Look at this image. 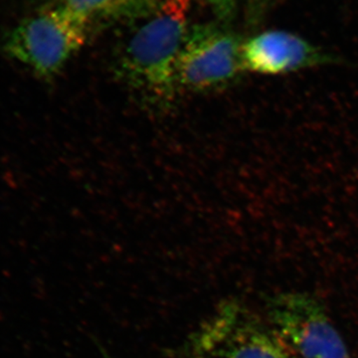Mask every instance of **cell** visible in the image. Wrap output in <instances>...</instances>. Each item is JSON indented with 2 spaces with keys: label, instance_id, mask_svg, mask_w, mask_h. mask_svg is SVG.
I'll return each instance as SVG.
<instances>
[{
  "label": "cell",
  "instance_id": "5b68a950",
  "mask_svg": "<svg viewBox=\"0 0 358 358\" xmlns=\"http://www.w3.org/2000/svg\"><path fill=\"white\" fill-rule=\"evenodd\" d=\"M266 313L296 357L352 358L317 296L305 292H280L266 301Z\"/></svg>",
  "mask_w": 358,
  "mask_h": 358
},
{
  "label": "cell",
  "instance_id": "52a82bcc",
  "mask_svg": "<svg viewBox=\"0 0 358 358\" xmlns=\"http://www.w3.org/2000/svg\"><path fill=\"white\" fill-rule=\"evenodd\" d=\"M164 0H60L62 7L92 27L100 21L140 20L154 13Z\"/></svg>",
  "mask_w": 358,
  "mask_h": 358
},
{
  "label": "cell",
  "instance_id": "3957f363",
  "mask_svg": "<svg viewBox=\"0 0 358 358\" xmlns=\"http://www.w3.org/2000/svg\"><path fill=\"white\" fill-rule=\"evenodd\" d=\"M91 27L56 6L20 21L6 33L1 50L42 81L60 74L86 43Z\"/></svg>",
  "mask_w": 358,
  "mask_h": 358
},
{
  "label": "cell",
  "instance_id": "7a4b0ae2",
  "mask_svg": "<svg viewBox=\"0 0 358 358\" xmlns=\"http://www.w3.org/2000/svg\"><path fill=\"white\" fill-rule=\"evenodd\" d=\"M182 358H298L267 317L239 300L219 303L186 338Z\"/></svg>",
  "mask_w": 358,
  "mask_h": 358
},
{
  "label": "cell",
  "instance_id": "6da1fadb",
  "mask_svg": "<svg viewBox=\"0 0 358 358\" xmlns=\"http://www.w3.org/2000/svg\"><path fill=\"white\" fill-rule=\"evenodd\" d=\"M190 0H164L141 18L117 59L115 73L122 81L148 100L169 103L178 91L176 62L189 27Z\"/></svg>",
  "mask_w": 358,
  "mask_h": 358
},
{
  "label": "cell",
  "instance_id": "9c48e42d",
  "mask_svg": "<svg viewBox=\"0 0 358 358\" xmlns=\"http://www.w3.org/2000/svg\"><path fill=\"white\" fill-rule=\"evenodd\" d=\"M103 358H110V357H108V355H105V357Z\"/></svg>",
  "mask_w": 358,
  "mask_h": 358
},
{
  "label": "cell",
  "instance_id": "277c9868",
  "mask_svg": "<svg viewBox=\"0 0 358 358\" xmlns=\"http://www.w3.org/2000/svg\"><path fill=\"white\" fill-rule=\"evenodd\" d=\"M243 44L239 35L221 26L190 27L176 62L178 91L203 93L237 82L246 71Z\"/></svg>",
  "mask_w": 358,
  "mask_h": 358
},
{
  "label": "cell",
  "instance_id": "ba28073f",
  "mask_svg": "<svg viewBox=\"0 0 358 358\" xmlns=\"http://www.w3.org/2000/svg\"><path fill=\"white\" fill-rule=\"evenodd\" d=\"M221 20H230L236 11V0H202Z\"/></svg>",
  "mask_w": 358,
  "mask_h": 358
},
{
  "label": "cell",
  "instance_id": "8992f818",
  "mask_svg": "<svg viewBox=\"0 0 358 358\" xmlns=\"http://www.w3.org/2000/svg\"><path fill=\"white\" fill-rule=\"evenodd\" d=\"M243 61L245 70L274 76L331 64L336 59L298 35L270 30L244 41Z\"/></svg>",
  "mask_w": 358,
  "mask_h": 358
}]
</instances>
